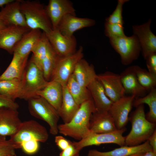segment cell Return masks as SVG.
<instances>
[{"instance_id": "cell-35", "label": "cell", "mask_w": 156, "mask_h": 156, "mask_svg": "<svg viewBox=\"0 0 156 156\" xmlns=\"http://www.w3.org/2000/svg\"><path fill=\"white\" fill-rule=\"evenodd\" d=\"M129 1V0H118L115 10L111 14L106 18V22L111 23L123 25L124 21L122 16L123 6L125 3Z\"/></svg>"}, {"instance_id": "cell-27", "label": "cell", "mask_w": 156, "mask_h": 156, "mask_svg": "<svg viewBox=\"0 0 156 156\" xmlns=\"http://www.w3.org/2000/svg\"><path fill=\"white\" fill-rule=\"evenodd\" d=\"M62 87V101L58 113L64 123H66L71 120L79 109L80 105L76 103L69 92L66 86Z\"/></svg>"}, {"instance_id": "cell-23", "label": "cell", "mask_w": 156, "mask_h": 156, "mask_svg": "<svg viewBox=\"0 0 156 156\" xmlns=\"http://www.w3.org/2000/svg\"><path fill=\"white\" fill-rule=\"evenodd\" d=\"M97 111H108L113 102L107 96L103 86L96 78L87 87Z\"/></svg>"}, {"instance_id": "cell-25", "label": "cell", "mask_w": 156, "mask_h": 156, "mask_svg": "<svg viewBox=\"0 0 156 156\" xmlns=\"http://www.w3.org/2000/svg\"><path fill=\"white\" fill-rule=\"evenodd\" d=\"M12 60L5 71L0 75V80L21 79L27 63L28 57L13 53Z\"/></svg>"}, {"instance_id": "cell-2", "label": "cell", "mask_w": 156, "mask_h": 156, "mask_svg": "<svg viewBox=\"0 0 156 156\" xmlns=\"http://www.w3.org/2000/svg\"><path fill=\"white\" fill-rule=\"evenodd\" d=\"M131 128L125 138V145L135 146L147 140L156 130V124L148 121L146 118L144 104L136 107L132 112L129 119Z\"/></svg>"}, {"instance_id": "cell-1", "label": "cell", "mask_w": 156, "mask_h": 156, "mask_svg": "<svg viewBox=\"0 0 156 156\" xmlns=\"http://www.w3.org/2000/svg\"><path fill=\"white\" fill-rule=\"evenodd\" d=\"M92 99L82 103L78 110L69 122L58 125V133L79 141L92 132L89 122L92 114L96 111Z\"/></svg>"}, {"instance_id": "cell-26", "label": "cell", "mask_w": 156, "mask_h": 156, "mask_svg": "<svg viewBox=\"0 0 156 156\" xmlns=\"http://www.w3.org/2000/svg\"><path fill=\"white\" fill-rule=\"evenodd\" d=\"M73 74L79 85L85 88L96 78L97 75L94 66L83 58L77 64Z\"/></svg>"}, {"instance_id": "cell-45", "label": "cell", "mask_w": 156, "mask_h": 156, "mask_svg": "<svg viewBox=\"0 0 156 156\" xmlns=\"http://www.w3.org/2000/svg\"><path fill=\"white\" fill-rule=\"evenodd\" d=\"M143 156H156V153L153 151H149L145 153Z\"/></svg>"}, {"instance_id": "cell-7", "label": "cell", "mask_w": 156, "mask_h": 156, "mask_svg": "<svg viewBox=\"0 0 156 156\" xmlns=\"http://www.w3.org/2000/svg\"><path fill=\"white\" fill-rule=\"evenodd\" d=\"M109 39L111 46L120 55L122 64L129 65L138 58L141 48L135 35Z\"/></svg>"}, {"instance_id": "cell-28", "label": "cell", "mask_w": 156, "mask_h": 156, "mask_svg": "<svg viewBox=\"0 0 156 156\" xmlns=\"http://www.w3.org/2000/svg\"><path fill=\"white\" fill-rule=\"evenodd\" d=\"M66 86L69 92L78 105H80L86 101L92 99L87 88L80 85L73 74L68 79Z\"/></svg>"}, {"instance_id": "cell-19", "label": "cell", "mask_w": 156, "mask_h": 156, "mask_svg": "<svg viewBox=\"0 0 156 156\" xmlns=\"http://www.w3.org/2000/svg\"><path fill=\"white\" fill-rule=\"evenodd\" d=\"M120 75L125 94L133 96L135 99L146 94L148 92L139 82L132 66L125 69Z\"/></svg>"}, {"instance_id": "cell-33", "label": "cell", "mask_w": 156, "mask_h": 156, "mask_svg": "<svg viewBox=\"0 0 156 156\" xmlns=\"http://www.w3.org/2000/svg\"><path fill=\"white\" fill-rule=\"evenodd\" d=\"M49 45L50 43L45 33L43 32L40 40L31 52L33 53L31 57L41 70L42 62L46 54Z\"/></svg>"}, {"instance_id": "cell-36", "label": "cell", "mask_w": 156, "mask_h": 156, "mask_svg": "<svg viewBox=\"0 0 156 156\" xmlns=\"http://www.w3.org/2000/svg\"><path fill=\"white\" fill-rule=\"evenodd\" d=\"M16 149L9 139H7L6 136L0 135V156L16 155Z\"/></svg>"}, {"instance_id": "cell-47", "label": "cell", "mask_w": 156, "mask_h": 156, "mask_svg": "<svg viewBox=\"0 0 156 156\" xmlns=\"http://www.w3.org/2000/svg\"><path fill=\"white\" fill-rule=\"evenodd\" d=\"M75 156H79V154L76 155Z\"/></svg>"}, {"instance_id": "cell-15", "label": "cell", "mask_w": 156, "mask_h": 156, "mask_svg": "<svg viewBox=\"0 0 156 156\" xmlns=\"http://www.w3.org/2000/svg\"><path fill=\"white\" fill-rule=\"evenodd\" d=\"M30 30L27 27L12 25L0 31V49L13 54L17 44L23 36Z\"/></svg>"}, {"instance_id": "cell-4", "label": "cell", "mask_w": 156, "mask_h": 156, "mask_svg": "<svg viewBox=\"0 0 156 156\" xmlns=\"http://www.w3.org/2000/svg\"><path fill=\"white\" fill-rule=\"evenodd\" d=\"M31 114L45 122L49 125L50 133L54 135L58 133V122L60 118L57 111L43 98L36 96L28 100Z\"/></svg>"}, {"instance_id": "cell-44", "label": "cell", "mask_w": 156, "mask_h": 156, "mask_svg": "<svg viewBox=\"0 0 156 156\" xmlns=\"http://www.w3.org/2000/svg\"><path fill=\"white\" fill-rule=\"evenodd\" d=\"M4 22L0 18V31L8 27Z\"/></svg>"}, {"instance_id": "cell-11", "label": "cell", "mask_w": 156, "mask_h": 156, "mask_svg": "<svg viewBox=\"0 0 156 156\" xmlns=\"http://www.w3.org/2000/svg\"><path fill=\"white\" fill-rule=\"evenodd\" d=\"M135 99L133 96H124L113 102L108 111L117 129L125 127L129 120V115Z\"/></svg>"}, {"instance_id": "cell-6", "label": "cell", "mask_w": 156, "mask_h": 156, "mask_svg": "<svg viewBox=\"0 0 156 156\" xmlns=\"http://www.w3.org/2000/svg\"><path fill=\"white\" fill-rule=\"evenodd\" d=\"M49 135L46 128L36 120H31L22 122L18 130L9 140L16 149L21 148L24 141L35 140L39 142H45Z\"/></svg>"}, {"instance_id": "cell-16", "label": "cell", "mask_w": 156, "mask_h": 156, "mask_svg": "<svg viewBox=\"0 0 156 156\" xmlns=\"http://www.w3.org/2000/svg\"><path fill=\"white\" fill-rule=\"evenodd\" d=\"M95 24V21L93 19L68 14L62 18L57 28L64 35L71 37L77 30L92 26Z\"/></svg>"}, {"instance_id": "cell-46", "label": "cell", "mask_w": 156, "mask_h": 156, "mask_svg": "<svg viewBox=\"0 0 156 156\" xmlns=\"http://www.w3.org/2000/svg\"><path fill=\"white\" fill-rule=\"evenodd\" d=\"M145 153H135L128 156H143Z\"/></svg>"}, {"instance_id": "cell-21", "label": "cell", "mask_w": 156, "mask_h": 156, "mask_svg": "<svg viewBox=\"0 0 156 156\" xmlns=\"http://www.w3.org/2000/svg\"><path fill=\"white\" fill-rule=\"evenodd\" d=\"M152 151L148 140L137 146H124L107 152H101L96 149L89 151L88 156H128L139 153Z\"/></svg>"}, {"instance_id": "cell-29", "label": "cell", "mask_w": 156, "mask_h": 156, "mask_svg": "<svg viewBox=\"0 0 156 156\" xmlns=\"http://www.w3.org/2000/svg\"><path fill=\"white\" fill-rule=\"evenodd\" d=\"M146 104L149 107V111L146 114V119L149 121L156 123V88L151 90L144 96L135 99L133 106L136 107L138 105Z\"/></svg>"}, {"instance_id": "cell-12", "label": "cell", "mask_w": 156, "mask_h": 156, "mask_svg": "<svg viewBox=\"0 0 156 156\" xmlns=\"http://www.w3.org/2000/svg\"><path fill=\"white\" fill-rule=\"evenodd\" d=\"M96 79L103 87L107 97L113 102L125 96L120 75L107 71L97 75Z\"/></svg>"}, {"instance_id": "cell-49", "label": "cell", "mask_w": 156, "mask_h": 156, "mask_svg": "<svg viewBox=\"0 0 156 156\" xmlns=\"http://www.w3.org/2000/svg\"></svg>"}, {"instance_id": "cell-42", "label": "cell", "mask_w": 156, "mask_h": 156, "mask_svg": "<svg viewBox=\"0 0 156 156\" xmlns=\"http://www.w3.org/2000/svg\"><path fill=\"white\" fill-rule=\"evenodd\" d=\"M152 149V151L156 153V130L149 137L148 140Z\"/></svg>"}, {"instance_id": "cell-24", "label": "cell", "mask_w": 156, "mask_h": 156, "mask_svg": "<svg viewBox=\"0 0 156 156\" xmlns=\"http://www.w3.org/2000/svg\"><path fill=\"white\" fill-rule=\"evenodd\" d=\"M36 95L45 99L59 112L63 96V87L60 83L53 81H49L44 88L37 92Z\"/></svg>"}, {"instance_id": "cell-41", "label": "cell", "mask_w": 156, "mask_h": 156, "mask_svg": "<svg viewBox=\"0 0 156 156\" xmlns=\"http://www.w3.org/2000/svg\"><path fill=\"white\" fill-rule=\"evenodd\" d=\"M79 152L76 148L71 142L70 144L68 147L62 151L59 156H75L79 154Z\"/></svg>"}, {"instance_id": "cell-34", "label": "cell", "mask_w": 156, "mask_h": 156, "mask_svg": "<svg viewBox=\"0 0 156 156\" xmlns=\"http://www.w3.org/2000/svg\"><path fill=\"white\" fill-rule=\"evenodd\" d=\"M105 34L109 39L125 36L123 25L105 22L104 25Z\"/></svg>"}, {"instance_id": "cell-17", "label": "cell", "mask_w": 156, "mask_h": 156, "mask_svg": "<svg viewBox=\"0 0 156 156\" xmlns=\"http://www.w3.org/2000/svg\"><path fill=\"white\" fill-rule=\"evenodd\" d=\"M22 122L17 110L0 108V135L11 137L18 130Z\"/></svg>"}, {"instance_id": "cell-32", "label": "cell", "mask_w": 156, "mask_h": 156, "mask_svg": "<svg viewBox=\"0 0 156 156\" xmlns=\"http://www.w3.org/2000/svg\"><path fill=\"white\" fill-rule=\"evenodd\" d=\"M132 66L139 82L147 92L156 88V75L138 66Z\"/></svg>"}, {"instance_id": "cell-5", "label": "cell", "mask_w": 156, "mask_h": 156, "mask_svg": "<svg viewBox=\"0 0 156 156\" xmlns=\"http://www.w3.org/2000/svg\"><path fill=\"white\" fill-rule=\"evenodd\" d=\"M23 85L21 99L28 100L37 95V92L44 88L49 81L31 57L27 63L22 77Z\"/></svg>"}, {"instance_id": "cell-18", "label": "cell", "mask_w": 156, "mask_h": 156, "mask_svg": "<svg viewBox=\"0 0 156 156\" xmlns=\"http://www.w3.org/2000/svg\"><path fill=\"white\" fill-rule=\"evenodd\" d=\"M89 129L92 133H98L110 132L117 129L108 111L97 110L91 115Z\"/></svg>"}, {"instance_id": "cell-9", "label": "cell", "mask_w": 156, "mask_h": 156, "mask_svg": "<svg viewBox=\"0 0 156 156\" xmlns=\"http://www.w3.org/2000/svg\"><path fill=\"white\" fill-rule=\"evenodd\" d=\"M125 127L113 131L105 133L92 132L88 135L78 142H72L76 148L80 151L85 147L92 145L113 143L120 146L125 145V138L123 134L126 131Z\"/></svg>"}, {"instance_id": "cell-13", "label": "cell", "mask_w": 156, "mask_h": 156, "mask_svg": "<svg viewBox=\"0 0 156 156\" xmlns=\"http://www.w3.org/2000/svg\"><path fill=\"white\" fill-rule=\"evenodd\" d=\"M52 29L57 28L62 18L68 14L76 16V10L68 0H50L45 6Z\"/></svg>"}, {"instance_id": "cell-38", "label": "cell", "mask_w": 156, "mask_h": 156, "mask_svg": "<svg viewBox=\"0 0 156 156\" xmlns=\"http://www.w3.org/2000/svg\"><path fill=\"white\" fill-rule=\"evenodd\" d=\"M18 104L10 96L0 93V108L5 107L17 110Z\"/></svg>"}, {"instance_id": "cell-30", "label": "cell", "mask_w": 156, "mask_h": 156, "mask_svg": "<svg viewBox=\"0 0 156 156\" xmlns=\"http://www.w3.org/2000/svg\"><path fill=\"white\" fill-rule=\"evenodd\" d=\"M23 85L22 79L0 80V93L9 96L14 101L21 99Z\"/></svg>"}, {"instance_id": "cell-31", "label": "cell", "mask_w": 156, "mask_h": 156, "mask_svg": "<svg viewBox=\"0 0 156 156\" xmlns=\"http://www.w3.org/2000/svg\"><path fill=\"white\" fill-rule=\"evenodd\" d=\"M60 57L53 49L50 44L47 52L42 62L41 70L48 81H51Z\"/></svg>"}, {"instance_id": "cell-20", "label": "cell", "mask_w": 156, "mask_h": 156, "mask_svg": "<svg viewBox=\"0 0 156 156\" xmlns=\"http://www.w3.org/2000/svg\"><path fill=\"white\" fill-rule=\"evenodd\" d=\"M20 3L21 0H14L5 5L0 11V18L7 26L14 25L27 27L21 10Z\"/></svg>"}, {"instance_id": "cell-22", "label": "cell", "mask_w": 156, "mask_h": 156, "mask_svg": "<svg viewBox=\"0 0 156 156\" xmlns=\"http://www.w3.org/2000/svg\"><path fill=\"white\" fill-rule=\"evenodd\" d=\"M41 31L30 29L25 33L16 45L13 53L23 57H28L41 38L43 33Z\"/></svg>"}, {"instance_id": "cell-37", "label": "cell", "mask_w": 156, "mask_h": 156, "mask_svg": "<svg viewBox=\"0 0 156 156\" xmlns=\"http://www.w3.org/2000/svg\"><path fill=\"white\" fill-rule=\"evenodd\" d=\"M39 142L35 140L24 141L21 144V148L25 153L32 155L36 153L39 148Z\"/></svg>"}, {"instance_id": "cell-14", "label": "cell", "mask_w": 156, "mask_h": 156, "mask_svg": "<svg viewBox=\"0 0 156 156\" xmlns=\"http://www.w3.org/2000/svg\"><path fill=\"white\" fill-rule=\"evenodd\" d=\"M151 21L149 19L143 24L132 26L133 34L138 38L145 59L150 55L156 53V36L150 29Z\"/></svg>"}, {"instance_id": "cell-48", "label": "cell", "mask_w": 156, "mask_h": 156, "mask_svg": "<svg viewBox=\"0 0 156 156\" xmlns=\"http://www.w3.org/2000/svg\"><path fill=\"white\" fill-rule=\"evenodd\" d=\"M16 156V155H11V156Z\"/></svg>"}, {"instance_id": "cell-43", "label": "cell", "mask_w": 156, "mask_h": 156, "mask_svg": "<svg viewBox=\"0 0 156 156\" xmlns=\"http://www.w3.org/2000/svg\"><path fill=\"white\" fill-rule=\"evenodd\" d=\"M14 1V0H0V7H2L4 5H6Z\"/></svg>"}, {"instance_id": "cell-3", "label": "cell", "mask_w": 156, "mask_h": 156, "mask_svg": "<svg viewBox=\"0 0 156 156\" xmlns=\"http://www.w3.org/2000/svg\"><path fill=\"white\" fill-rule=\"evenodd\" d=\"M20 8L30 29H39L47 34L52 29L45 6L40 2L21 0Z\"/></svg>"}, {"instance_id": "cell-39", "label": "cell", "mask_w": 156, "mask_h": 156, "mask_svg": "<svg viewBox=\"0 0 156 156\" xmlns=\"http://www.w3.org/2000/svg\"><path fill=\"white\" fill-rule=\"evenodd\" d=\"M145 60L148 71L150 73L156 75V53L148 55Z\"/></svg>"}, {"instance_id": "cell-10", "label": "cell", "mask_w": 156, "mask_h": 156, "mask_svg": "<svg viewBox=\"0 0 156 156\" xmlns=\"http://www.w3.org/2000/svg\"><path fill=\"white\" fill-rule=\"evenodd\" d=\"M45 34L52 48L59 57L70 55L76 51L77 40L74 36H64L57 28Z\"/></svg>"}, {"instance_id": "cell-8", "label": "cell", "mask_w": 156, "mask_h": 156, "mask_svg": "<svg viewBox=\"0 0 156 156\" xmlns=\"http://www.w3.org/2000/svg\"><path fill=\"white\" fill-rule=\"evenodd\" d=\"M83 47L80 46L74 53L60 57L51 81L57 82L62 86L66 85L70 77L73 73L76 65L83 58Z\"/></svg>"}, {"instance_id": "cell-40", "label": "cell", "mask_w": 156, "mask_h": 156, "mask_svg": "<svg viewBox=\"0 0 156 156\" xmlns=\"http://www.w3.org/2000/svg\"><path fill=\"white\" fill-rule=\"evenodd\" d=\"M55 142L56 145L62 151L68 147L71 142L61 135H57L55 137Z\"/></svg>"}]
</instances>
